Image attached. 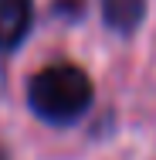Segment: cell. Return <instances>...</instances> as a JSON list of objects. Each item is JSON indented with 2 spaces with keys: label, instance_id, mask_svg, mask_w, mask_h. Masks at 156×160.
Returning a JSON list of instances; mask_svg holds the SVG:
<instances>
[{
  "label": "cell",
  "instance_id": "cell-1",
  "mask_svg": "<svg viewBox=\"0 0 156 160\" xmlns=\"http://www.w3.org/2000/svg\"><path fill=\"white\" fill-rule=\"evenodd\" d=\"M95 102L92 75L75 62H51L27 78V109L48 126H75Z\"/></svg>",
  "mask_w": 156,
  "mask_h": 160
},
{
  "label": "cell",
  "instance_id": "cell-2",
  "mask_svg": "<svg viewBox=\"0 0 156 160\" xmlns=\"http://www.w3.org/2000/svg\"><path fill=\"white\" fill-rule=\"evenodd\" d=\"M34 28V0H0V55L24 44Z\"/></svg>",
  "mask_w": 156,
  "mask_h": 160
},
{
  "label": "cell",
  "instance_id": "cell-3",
  "mask_svg": "<svg viewBox=\"0 0 156 160\" xmlns=\"http://www.w3.org/2000/svg\"><path fill=\"white\" fill-rule=\"evenodd\" d=\"M0 160H10V157H7V150H3V147H0Z\"/></svg>",
  "mask_w": 156,
  "mask_h": 160
}]
</instances>
